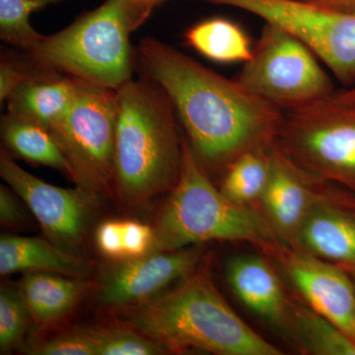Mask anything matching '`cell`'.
I'll list each match as a JSON object with an SVG mask.
<instances>
[{
	"label": "cell",
	"mask_w": 355,
	"mask_h": 355,
	"mask_svg": "<svg viewBox=\"0 0 355 355\" xmlns=\"http://www.w3.org/2000/svg\"><path fill=\"white\" fill-rule=\"evenodd\" d=\"M25 214L17 198L7 187H0V222L2 226L15 227L24 220Z\"/></svg>",
	"instance_id": "cell-30"
},
{
	"label": "cell",
	"mask_w": 355,
	"mask_h": 355,
	"mask_svg": "<svg viewBox=\"0 0 355 355\" xmlns=\"http://www.w3.org/2000/svg\"><path fill=\"white\" fill-rule=\"evenodd\" d=\"M77 81L69 111L50 130L76 186L101 193L114 184L116 91Z\"/></svg>",
	"instance_id": "cell-8"
},
{
	"label": "cell",
	"mask_w": 355,
	"mask_h": 355,
	"mask_svg": "<svg viewBox=\"0 0 355 355\" xmlns=\"http://www.w3.org/2000/svg\"><path fill=\"white\" fill-rule=\"evenodd\" d=\"M0 176L36 217L51 242L78 254L99 202V193L77 186L60 188L21 168L2 149Z\"/></svg>",
	"instance_id": "cell-10"
},
{
	"label": "cell",
	"mask_w": 355,
	"mask_h": 355,
	"mask_svg": "<svg viewBox=\"0 0 355 355\" xmlns=\"http://www.w3.org/2000/svg\"><path fill=\"white\" fill-rule=\"evenodd\" d=\"M292 248L355 268V195L320 178L316 197Z\"/></svg>",
	"instance_id": "cell-13"
},
{
	"label": "cell",
	"mask_w": 355,
	"mask_h": 355,
	"mask_svg": "<svg viewBox=\"0 0 355 355\" xmlns=\"http://www.w3.org/2000/svg\"><path fill=\"white\" fill-rule=\"evenodd\" d=\"M33 320L19 288L2 286L0 291V350L1 354L19 345Z\"/></svg>",
	"instance_id": "cell-24"
},
{
	"label": "cell",
	"mask_w": 355,
	"mask_h": 355,
	"mask_svg": "<svg viewBox=\"0 0 355 355\" xmlns=\"http://www.w3.org/2000/svg\"><path fill=\"white\" fill-rule=\"evenodd\" d=\"M241 9L289 33L310 49L345 87L355 83V14L305 0H198Z\"/></svg>",
	"instance_id": "cell-9"
},
{
	"label": "cell",
	"mask_w": 355,
	"mask_h": 355,
	"mask_svg": "<svg viewBox=\"0 0 355 355\" xmlns=\"http://www.w3.org/2000/svg\"><path fill=\"white\" fill-rule=\"evenodd\" d=\"M125 261L150 253L154 241V228L137 221H123Z\"/></svg>",
	"instance_id": "cell-28"
},
{
	"label": "cell",
	"mask_w": 355,
	"mask_h": 355,
	"mask_svg": "<svg viewBox=\"0 0 355 355\" xmlns=\"http://www.w3.org/2000/svg\"><path fill=\"white\" fill-rule=\"evenodd\" d=\"M275 144L293 162L355 195V105L284 112Z\"/></svg>",
	"instance_id": "cell-7"
},
{
	"label": "cell",
	"mask_w": 355,
	"mask_h": 355,
	"mask_svg": "<svg viewBox=\"0 0 355 355\" xmlns=\"http://www.w3.org/2000/svg\"><path fill=\"white\" fill-rule=\"evenodd\" d=\"M53 272L84 277L91 266L78 254L70 253L53 242L34 237L2 235L0 238V273Z\"/></svg>",
	"instance_id": "cell-17"
},
{
	"label": "cell",
	"mask_w": 355,
	"mask_h": 355,
	"mask_svg": "<svg viewBox=\"0 0 355 355\" xmlns=\"http://www.w3.org/2000/svg\"><path fill=\"white\" fill-rule=\"evenodd\" d=\"M97 355H158L164 347L135 329L94 328Z\"/></svg>",
	"instance_id": "cell-25"
},
{
	"label": "cell",
	"mask_w": 355,
	"mask_h": 355,
	"mask_svg": "<svg viewBox=\"0 0 355 355\" xmlns=\"http://www.w3.org/2000/svg\"><path fill=\"white\" fill-rule=\"evenodd\" d=\"M286 336L303 354L355 355V342L296 294L291 295Z\"/></svg>",
	"instance_id": "cell-19"
},
{
	"label": "cell",
	"mask_w": 355,
	"mask_h": 355,
	"mask_svg": "<svg viewBox=\"0 0 355 355\" xmlns=\"http://www.w3.org/2000/svg\"><path fill=\"white\" fill-rule=\"evenodd\" d=\"M0 128L2 140L11 153L73 179L71 166L50 130L10 113L1 116Z\"/></svg>",
	"instance_id": "cell-20"
},
{
	"label": "cell",
	"mask_w": 355,
	"mask_h": 355,
	"mask_svg": "<svg viewBox=\"0 0 355 355\" xmlns=\"http://www.w3.org/2000/svg\"><path fill=\"white\" fill-rule=\"evenodd\" d=\"M205 245L153 252L121 261L103 282L98 293L107 307H139L153 300L168 286L195 272L202 263Z\"/></svg>",
	"instance_id": "cell-12"
},
{
	"label": "cell",
	"mask_w": 355,
	"mask_h": 355,
	"mask_svg": "<svg viewBox=\"0 0 355 355\" xmlns=\"http://www.w3.org/2000/svg\"><path fill=\"white\" fill-rule=\"evenodd\" d=\"M211 241L249 243L260 251L282 242L259 207L238 205L217 188L183 132L181 174L156 222L150 253Z\"/></svg>",
	"instance_id": "cell-5"
},
{
	"label": "cell",
	"mask_w": 355,
	"mask_h": 355,
	"mask_svg": "<svg viewBox=\"0 0 355 355\" xmlns=\"http://www.w3.org/2000/svg\"><path fill=\"white\" fill-rule=\"evenodd\" d=\"M27 352L34 355H97L94 328L67 331L33 345Z\"/></svg>",
	"instance_id": "cell-26"
},
{
	"label": "cell",
	"mask_w": 355,
	"mask_h": 355,
	"mask_svg": "<svg viewBox=\"0 0 355 355\" xmlns=\"http://www.w3.org/2000/svg\"><path fill=\"white\" fill-rule=\"evenodd\" d=\"M41 69L33 67L23 53L22 57L3 53L0 62V101H7L18 86Z\"/></svg>",
	"instance_id": "cell-27"
},
{
	"label": "cell",
	"mask_w": 355,
	"mask_h": 355,
	"mask_svg": "<svg viewBox=\"0 0 355 355\" xmlns=\"http://www.w3.org/2000/svg\"><path fill=\"white\" fill-rule=\"evenodd\" d=\"M226 277L240 302L286 335L291 295L265 254L234 257L226 266Z\"/></svg>",
	"instance_id": "cell-15"
},
{
	"label": "cell",
	"mask_w": 355,
	"mask_h": 355,
	"mask_svg": "<svg viewBox=\"0 0 355 355\" xmlns=\"http://www.w3.org/2000/svg\"><path fill=\"white\" fill-rule=\"evenodd\" d=\"M318 60L302 42L266 23L253 57L245 62L236 80L282 111L307 108L336 92Z\"/></svg>",
	"instance_id": "cell-6"
},
{
	"label": "cell",
	"mask_w": 355,
	"mask_h": 355,
	"mask_svg": "<svg viewBox=\"0 0 355 355\" xmlns=\"http://www.w3.org/2000/svg\"><path fill=\"white\" fill-rule=\"evenodd\" d=\"M347 270V268H345ZM347 272L354 275V284H355V268H347Z\"/></svg>",
	"instance_id": "cell-33"
},
{
	"label": "cell",
	"mask_w": 355,
	"mask_h": 355,
	"mask_svg": "<svg viewBox=\"0 0 355 355\" xmlns=\"http://www.w3.org/2000/svg\"><path fill=\"white\" fill-rule=\"evenodd\" d=\"M186 43L203 57L222 64L249 62L254 46L241 26L224 18H212L191 26Z\"/></svg>",
	"instance_id": "cell-21"
},
{
	"label": "cell",
	"mask_w": 355,
	"mask_h": 355,
	"mask_svg": "<svg viewBox=\"0 0 355 355\" xmlns=\"http://www.w3.org/2000/svg\"><path fill=\"white\" fill-rule=\"evenodd\" d=\"M272 146L247 151L226 168L219 187L226 197L238 205L259 207L270 177Z\"/></svg>",
	"instance_id": "cell-22"
},
{
	"label": "cell",
	"mask_w": 355,
	"mask_h": 355,
	"mask_svg": "<svg viewBox=\"0 0 355 355\" xmlns=\"http://www.w3.org/2000/svg\"><path fill=\"white\" fill-rule=\"evenodd\" d=\"M319 177L296 164L273 144L270 173L259 207L280 241L295 244L299 230L314 203Z\"/></svg>",
	"instance_id": "cell-14"
},
{
	"label": "cell",
	"mask_w": 355,
	"mask_h": 355,
	"mask_svg": "<svg viewBox=\"0 0 355 355\" xmlns=\"http://www.w3.org/2000/svg\"><path fill=\"white\" fill-rule=\"evenodd\" d=\"M156 6L149 0H105L62 31L43 35L25 57L36 69L116 91L132 79L137 55L130 36Z\"/></svg>",
	"instance_id": "cell-4"
},
{
	"label": "cell",
	"mask_w": 355,
	"mask_h": 355,
	"mask_svg": "<svg viewBox=\"0 0 355 355\" xmlns=\"http://www.w3.org/2000/svg\"><path fill=\"white\" fill-rule=\"evenodd\" d=\"M60 0H0V37L23 53L31 51L43 34L33 27L32 14Z\"/></svg>",
	"instance_id": "cell-23"
},
{
	"label": "cell",
	"mask_w": 355,
	"mask_h": 355,
	"mask_svg": "<svg viewBox=\"0 0 355 355\" xmlns=\"http://www.w3.org/2000/svg\"><path fill=\"white\" fill-rule=\"evenodd\" d=\"M202 265L176 288L135 307L128 321L130 327L167 352L284 354L236 314L214 286L209 263Z\"/></svg>",
	"instance_id": "cell-3"
},
{
	"label": "cell",
	"mask_w": 355,
	"mask_h": 355,
	"mask_svg": "<svg viewBox=\"0 0 355 355\" xmlns=\"http://www.w3.org/2000/svg\"><path fill=\"white\" fill-rule=\"evenodd\" d=\"M305 1L331 9V10L355 14V0H305Z\"/></svg>",
	"instance_id": "cell-31"
},
{
	"label": "cell",
	"mask_w": 355,
	"mask_h": 355,
	"mask_svg": "<svg viewBox=\"0 0 355 355\" xmlns=\"http://www.w3.org/2000/svg\"><path fill=\"white\" fill-rule=\"evenodd\" d=\"M261 252L298 297L355 342V284L345 268L282 242Z\"/></svg>",
	"instance_id": "cell-11"
},
{
	"label": "cell",
	"mask_w": 355,
	"mask_h": 355,
	"mask_svg": "<svg viewBox=\"0 0 355 355\" xmlns=\"http://www.w3.org/2000/svg\"><path fill=\"white\" fill-rule=\"evenodd\" d=\"M149 1L155 2V3L158 6V4H160L161 2L164 1V0H149Z\"/></svg>",
	"instance_id": "cell-34"
},
{
	"label": "cell",
	"mask_w": 355,
	"mask_h": 355,
	"mask_svg": "<svg viewBox=\"0 0 355 355\" xmlns=\"http://www.w3.org/2000/svg\"><path fill=\"white\" fill-rule=\"evenodd\" d=\"M76 87L71 77L40 70L9 96L7 113L51 130L69 111Z\"/></svg>",
	"instance_id": "cell-16"
},
{
	"label": "cell",
	"mask_w": 355,
	"mask_h": 355,
	"mask_svg": "<svg viewBox=\"0 0 355 355\" xmlns=\"http://www.w3.org/2000/svg\"><path fill=\"white\" fill-rule=\"evenodd\" d=\"M142 76L160 86L198 163L221 177L243 153L275 144L284 111L153 38L137 51Z\"/></svg>",
	"instance_id": "cell-1"
},
{
	"label": "cell",
	"mask_w": 355,
	"mask_h": 355,
	"mask_svg": "<svg viewBox=\"0 0 355 355\" xmlns=\"http://www.w3.org/2000/svg\"><path fill=\"white\" fill-rule=\"evenodd\" d=\"M324 101L333 105H338V106L355 105V83L350 87L343 89V90H336V92Z\"/></svg>",
	"instance_id": "cell-32"
},
{
	"label": "cell",
	"mask_w": 355,
	"mask_h": 355,
	"mask_svg": "<svg viewBox=\"0 0 355 355\" xmlns=\"http://www.w3.org/2000/svg\"><path fill=\"white\" fill-rule=\"evenodd\" d=\"M178 121L168 96L147 77L116 90L114 188L121 200L144 205L174 188L183 161Z\"/></svg>",
	"instance_id": "cell-2"
},
{
	"label": "cell",
	"mask_w": 355,
	"mask_h": 355,
	"mask_svg": "<svg viewBox=\"0 0 355 355\" xmlns=\"http://www.w3.org/2000/svg\"><path fill=\"white\" fill-rule=\"evenodd\" d=\"M89 286L80 277L36 272L26 273L18 288L33 320L44 326L67 316Z\"/></svg>",
	"instance_id": "cell-18"
},
{
	"label": "cell",
	"mask_w": 355,
	"mask_h": 355,
	"mask_svg": "<svg viewBox=\"0 0 355 355\" xmlns=\"http://www.w3.org/2000/svg\"><path fill=\"white\" fill-rule=\"evenodd\" d=\"M95 239L98 249L105 256L114 260L125 261L123 221L103 222L96 231Z\"/></svg>",
	"instance_id": "cell-29"
}]
</instances>
